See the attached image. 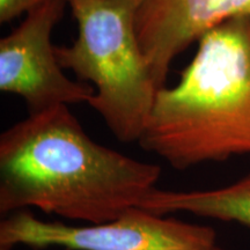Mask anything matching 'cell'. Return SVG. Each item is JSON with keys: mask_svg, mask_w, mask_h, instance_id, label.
Wrapping results in <instances>:
<instances>
[{"mask_svg": "<svg viewBox=\"0 0 250 250\" xmlns=\"http://www.w3.org/2000/svg\"><path fill=\"white\" fill-rule=\"evenodd\" d=\"M70 105L29 114L0 136V213L35 208L83 225L140 208L161 176L143 162L94 142Z\"/></svg>", "mask_w": 250, "mask_h": 250, "instance_id": "cell-1", "label": "cell"}, {"mask_svg": "<svg viewBox=\"0 0 250 250\" xmlns=\"http://www.w3.org/2000/svg\"><path fill=\"white\" fill-rule=\"evenodd\" d=\"M213 250H224V249H221L220 247H218V246H217V247H215V248H214Z\"/></svg>", "mask_w": 250, "mask_h": 250, "instance_id": "cell-9", "label": "cell"}, {"mask_svg": "<svg viewBox=\"0 0 250 250\" xmlns=\"http://www.w3.org/2000/svg\"><path fill=\"white\" fill-rule=\"evenodd\" d=\"M45 0H0V22L7 23L29 13Z\"/></svg>", "mask_w": 250, "mask_h": 250, "instance_id": "cell-8", "label": "cell"}, {"mask_svg": "<svg viewBox=\"0 0 250 250\" xmlns=\"http://www.w3.org/2000/svg\"><path fill=\"white\" fill-rule=\"evenodd\" d=\"M140 208L161 215L190 213L250 227V174L211 190L171 191L156 188Z\"/></svg>", "mask_w": 250, "mask_h": 250, "instance_id": "cell-7", "label": "cell"}, {"mask_svg": "<svg viewBox=\"0 0 250 250\" xmlns=\"http://www.w3.org/2000/svg\"><path fill=\"white\" fill-rule=\"evenodd\" d=\"M66 6V0H45L0 40V90L22 98L29 114L88 103L94 95L89 83L65 76L56 57L52 31Z\"/></svg>", "mask_w": 250, "mask_h": 250, "instance_id": "cell-5", "label": "cell"}, {"mask_svg": "<svg viewBox=\"0 0 250 250\" xmlns=\"http://www.w3.org/2000/svg\"><path fill=\"white\" fill-rule=\"evenodd\" d=\"M250 14V0H138L136 29L159 88L175 59L208 30Z\"/></svg>", "mask_w": 250, "mask_h": 250, "instance_id": "cell-6", "label": "cell"}, {"mask_svg": "<svg viewBox=\"0 0 250 250\" xmlns=\"http://www.w3.org/2000/svg\"><path fill=\"white\" fill-rule=\"evenodd\" d=\"M212 227L189 224L142 208L101 224L43 221L29 210L6 215L0 223V250L24 246L65 250H213Z\"/></svg>", "mask_w": 250, "mask_h": 250, "instance_id": "cell-4", "label": "cell"}, {"mask_svg": "<svg viewBox=\"0 0 250 250\" xmlns=\"http://www.w3.org/2000/svg\"><path fill=\"white\" fill-rule=\"evenodd\" d=\"M197 43L180 80L159 89L138 142L176 170L250 154V14Z\"/></svg>", "mask_w": 250, "mask_h": 250, "instance_id": "cell-2", "label": "cell"}, {"mask_svg": "<svg viewBox=\"0 0 250 250\" xmlns=\"http://www.w3.org/2000/svg\"><path fill=\"white\" fill-rule=\"evenodd\" d=\"M77 22L71 45L56 46L62 70L94 87L87 103L121 143L139 142L159 88L136 29L138 0H66Z\"/></svg>", "mask_w": 250, "mask_h": 250, "instance_id": "cell-3", "label": "cell"}]
</instances>
